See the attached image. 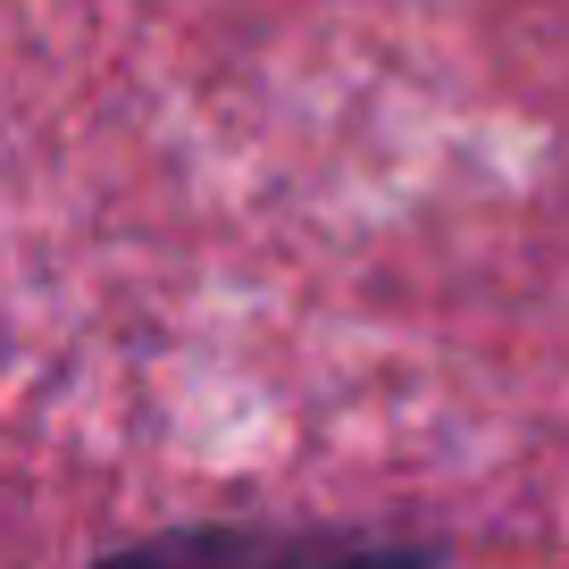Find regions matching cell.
Segmentation results:
<instances>
[{"label": "cell", "mask_w": 569, "mask_h": 569, "mask_svg": "<svg viewBox=\"0 0 569 569\" xmlns=\"http://www.w3.org/2000/svg\"><path fill=\"white\" fill-rule=\"evenodd\" d=\"M101 569H427L402 545H302V536H160V545H134Z\"/></svg>", "instance_id": "cell-1"}]
</instances>
